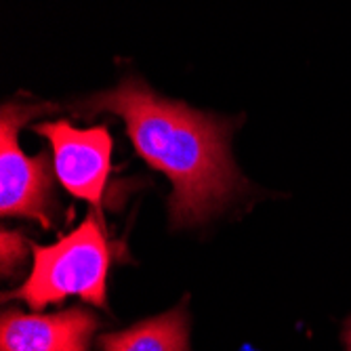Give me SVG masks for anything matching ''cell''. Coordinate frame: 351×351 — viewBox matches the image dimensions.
Returning <instances> with one entry per match:
<instances>
[{
	"label": "cell",
	"instance_id": "obj_5",
	"mask_svg": "<svg viewBox=\"0 0 351 351\" xmlns=\"http://www.w3.org/2000/svg\"><path fill=\"white\" fill-rule=\"evenodd\" d=\"M99 320L82 307L57 313L5 311L0 351H88Z\"/></svg>",
	"mask_w": 351,
	"mask_h": 351
},
{
	"label": "cell",
	"instance_id": "obj_2",
	"mask_svg": "<svg viewBox=\"0 0 351 351\" xmlns=\"http://www.w3.org/2000/svg\"><path fill=\"white\" fill-rule=\"evenodd\" d=\"M32 254L34 265L29 278L5 299H21L36 311L72 295L106 307L112 246L104 232L101 215H88L72 234L61 236L51 246L32 242Z\"/></svg>",
	"mask_w": 351,
	"mask_h": 351
},
{
	"label": "cell",
	"instance_id": "obj_6",
	"mask_svg": "<svg viewBox=\"0 0 351 351\" xmlns=\"http://www.w3.org/2000/svg\"><path fill=\"white\" fill-rule=\"evenodd\" d=\"M104 351H187V320L181 307L129 330L99 339Z\"/></svg>",
	"mask_w": 351,
	"mask_h": 351
},
{
	"label": "cell",
	"instance_id": "obj_4",
	"mask_svg": "<svg viewBox=\"0 0 351 351\" xmlns=\"http://www.w3.org/2000/svg\"><path fill=\"white\" fill-rule=\"evenodd\" d=\"M34 131L53 147V167L61 185L72 196L90 202L99 213L112 171L114 141L110 131L106 126L78 129L68 120L43 122L34 126Z\"/></svg>",
	"mask_w": 351,
	"mask_h": 351
},
{
	"label": "cell",
	"instance_id": "obj_1",
	"mask_svg": "<svg viewBox=\"0 0 351 351\" xmlns=\"http://www.w3.org/2000/svg\"><path fill=\"white\" fill-rule=\"evenodd\" d=\"M82 112H112L124 120L135 152L173 181L169 206L175 226L204 221L240 185L228 145L230 122L165 99L137 76L93 95Z\"/></svg>",
	"mask_w": 351,
	"mask_h": 351
},
{
	"label": "cell",
	"instance_id": "obj_8",
	"mask_svg": "<svg viewBox=\"0 0 351 351\" xmlns=\"http://www.w3.org/2000/svg\"><path fill=\"white\" fill-rule=\"evenodd\" d=\"M345 345H347V351H351V322L345 328Z\"/></svg>",
	"mask_w": 351,
	"mask_h": 351
},
{
	"label": "cell",
	"instance_id": "obj_3",
	"mask_svg": "<svg viewBox=\"0 0 351 351\" xmlns=\"http://www.w3.org/2000/svg\"><path fill=\"white\" fill-rule=\"evenodd\" d=\"M53 106L5 104L0 112V210L5 217H25L51 228L53 181L47 154L27 156L19 147V129Z\"/></svg>",
	"mask_w": 351,
	"mask_h": 351
},
{
	"label": "cell",
	"instance_id": "obj_7",
	"mask_svg": "<svg viewBox=\"0 0 351 351\" xmlns=\"http://www.w3.org/2000/svg\"><path fill=\"white\" fill-rule=\"evenodd\" d=\"M0 244H3V257H0L3 259V274L9 276L23 265L27 250H32V242H27L19 232L3 230Z\"/></svg>",
	"mask_w": 351,
	"mask_h": 351
}]
</instances>
